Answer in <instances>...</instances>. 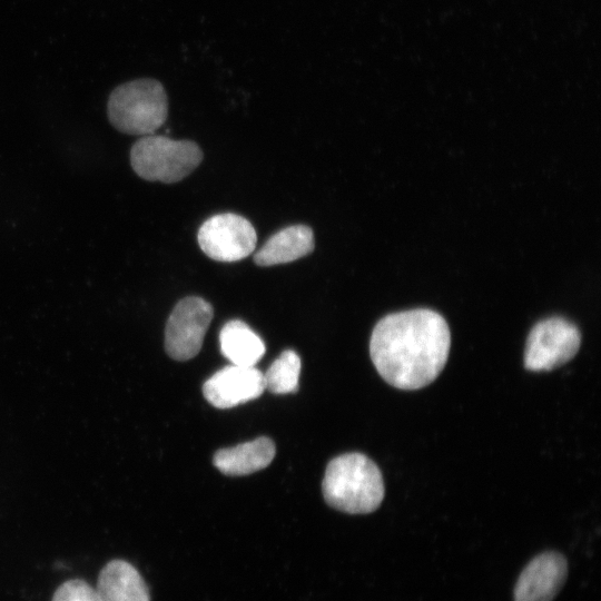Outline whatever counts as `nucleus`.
Returning <instances> with one entry per match:
<instances>
[{
	"label": "nucleus",
	"instance_id": "7",
	"mask_svg": "<svg viewBox=\"0 0 601 601\" xmlns=\"http://www.w3.org/2000/svg\"><path fill=\"white\" fill-rule=\"evenodd\" d=\"M200 249L211 259L225 263L249 256L256 246L253 225L243 216L224 213L208 218L197 235Z\"/></svg>",
	"mask_w": 601,
	"mask_h": 601
},
{
	"label": "nucleus",
	"instance_id": "11",
	"mask_svg": "<svg viewBox=\"0 0 601 601\" xmlns=\"http://www.w3.org/2000/svg\"><path fill=\"white\" fill-rule=\"evenodd\" d=\"M275 453L274 442L260 436L234 447L218 450L213 457V463L225 475L242 476L268 466Z\"/></svg>",
	"mask_w": 601,
	"mask_h": 601
},
{
	"label": "nucleus",
	"instance_id": "12",
	"mask_svg": "<svg viewBox=\"0 0 601 601\" xmlns=\"http://www.w3.org/2000/svg\"><path fill=\"white\" fill-rule=\"evenodd\" d=\"M314 234L311 227L294 225L275 233L255 254L259 266H273L294 262L314 249Z\"/></svg>",
	"mask_w": 601,
	"mask_h": 601
},
{
	"label": "nucleus",
	"instance_id": "14",
	"mask_svg": "<svg viewBox=\"0 0 601 601\" xmlns=\"http://www.w3.org/2000/svg\"><path fill=\"white\" fill-rule=\"evenodd\" d=\"M299 373V355L293 349H286L264 373L265 388L274 394L294 393L298 388Z\"/></svg>",
	"mask_w": 601,
	"mask_h": 601
},
{
	"label": "nucleus",
	"instance_id": "13",
	"mask_svg": "<svg viewBox=\"0 0 601 601\" xmlns=\"http://www.w3.org/2000/svg\"><path fill=\"white\" fill-rule=\"evenodd\" d=\"M221 354L234 365L255 366L265 353L263 339L244 322H227L219 333Z\"/></svg>",
	"mask_w": 601,
	"mask_h": 601
},
{
	"label": "nucleus",
	"instance_id": "3",
	"mask_svg": "<svg viewBox=\"0 0 601 601\" xmlns=\"http://www.w3.org/2000/svg\"><path fill=\"white\" fill-rule=\"evenodd\" d=\"M107 114L110 124L124 134L150 135L167 119L166 91L155 79L125 82L110 93Z\"/></svg>",
	"mask_w": 601,
	"mask_h": 601
},
{
	"label": "nucleus",
	"instance_id": "5",
	"mask_svg": "<svg viewBox=\"0 0 601 601\" xmlns=\"http://www.w3.org/2000/svg\"><path fill=\"white\" fill-rule=\"evenodd\" d=\"M581 344L579 328L568 319L553 316L536 323L526 339L524 367L552 371L571 361Z\"/></svg>",
	"mask_w": 601,
	"mask_h": 601
},
{
	"label": "nucleus",
	"instance_id": "2",
	"mask_svg": "<svg viewBox=\"0 0 601 601\" xmlns=\"http://www.w3.org/2000/svg\"><path fill=\"white\" fill-rule=\"evenodd\" d=\"M322 490L329 506L351 514L375 511L385 492L378 466L362 453L333 459L326 467Z\"/></svg>",
	"mask_w": 601,
	"mask_h": 601
},
{
	"label": "nucleus",
	"instance_id": "9",
	"mask_svg": "<svg viewBox=\"0 0 601 601\" xmlns=\"http://www.w3.org/2000/svg\"><path fill=\"white\" fill-rule=\"evenodd\" d=\"M568 574L566 559L559 552H543L523 569L514 588V601H552Z\"/></svg>",
	"mask_w": 601,
	"mask_h": 601
},
{
	"label": "nucleus",
	"instance_id": "10",
	"mask_svg": "<svg viewBox=\"0 0 601 601\" xmlns=\"http://www.w3.org/2000/svg\"><path fill=\"white\" fill-rule=\"evenodd\" d=\"M96 590L101 601H150L144 578L124 560H112L101 569Z\"/></svg>",
	"mask_w": 601,
	"mask_h": 601
},
{
	"label": "nucleus",
	"instance_id": "6",
	"mask_svg": "<svg viewBox=\"0 0 601 601\" xmlns=\"http://www.w3.org/2000/svg\"><path fill=\"white\" fill-rule=\"evenodd\" d=\"M210 303L198 296L180 299L171 311L165 327V349L176 361L195 357L213 319Z\"/></svg>",
	"mask_w": 601,
	"mask_h": 601
},
{
	"label": "nucleus",
	"instance_id": "4",
	"mask_svg": "<svg viewBox=\"0 0 601 601\" xmlns=\"http://www.w3.org/2000/svg\"><path fill=\"white\" fill-rule=\"evenodd\" d=\"M203 160L199 146L190 140L146 135L130 149L134 171L148 181L177 183L193 173Z\"/></svg>",
	"mask_w": 601,
	"mask_h": 601
},
{
	"label": "nucleus",
	"instance_id": "15",
	"mask_svg": "<svg viewBox=\"0 0 601 601\" xmlns=\"http://www.w3.org/2000/svg\"><path fill=\"white\" fill-rule=\"evenodd\" d=\"M51 601H101V599L96 588L83 580L73 579L59 585Z\"/></svg>",
	"mask_w": 601,
	"mask_h": 601
},
{
	"label": "nucleus",
	"instance_id": "1",
	"mask_svg": "<svg viewBox=\"0 0 601 601\" xmlns=\"http://www.w3.org/2000/svg\"><path fill=\"white\" fill-rule=\"evenodd\" d=\"M450 345L444 317L428 308H415L381 318L371 335L370 354L386 383L400 390H418L442 372Z\"/></svg>",
	"mask_w": 601,
	"mask_h": 601
},
{
	"label": "nucleus",
	"instance_id": "8",
	"mask_svg": "<svg viewBox=\"0 0 601 601\" xmlns=\"http://www.w3.org/2000/svg\"><path fill=\"white\" fill-rule=\"evenodd\" d=\"M264 374L255 366L228 365L203 385V394L217 408H230L259 397L265 391Z\"/></svg>",
	"mask_w": 601,
	"mask_h": 601
}]
</instances>
